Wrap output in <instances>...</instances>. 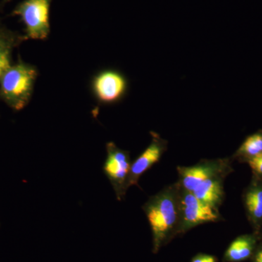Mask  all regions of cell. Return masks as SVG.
Listing matches in <instances>:
<instances>
[{"label":"cell","instance_id":"2","mask_svg":"<svg viewBox=\"0 0 262 262\" xmlns=\"http://www.w3.org/2000/svg\"><path fill=\"white\" fill-rule=\"evenodd\" d=\"M37 76L34 66L21 60L13 63L0 79V98L14 111L24 110L32 96Z\"/></svg>","mask_w":262,"mask_h":262},{"label":"cell","instance_id":"15","mask_svg":"<svg viewBox=\"0 0 262 262\" xmlns=\"http://www.w3.org/2000/svg\"><path fill=\"white\" fill-rule=\"evenodd\" d=\"M192 262H215L214 257L208 255H199L193 258Z\"/></svg>","mask_w":262,"mask_h":262},{"label":"cell","instance_id":"16","mask_svg":"<svg viewBox=\"0 0 262 262\" xmlns=\"http://www.w3.org/2000/svg\"><path fill=\"white\" fill-rule=\"evenodd\" d=\"M255 262H262V249L258 251L257 254H256Z\"/></svg>","mask_w":262,"mask_h":262},{"label":"cell","instance_id":"13","mask_svg":"<svg viewBox=\"0 0 262 262\" xmlns=\"http://www.w3.org/2000/svg\"><path fill=\"white\" fill-rule=\"evenodd\" d=\"M262 154V131L246 138L238 150L236 157L243 161L248 162Z\"/></svg>","mask_w":262,"mask_h":262},{"label":"cell","instance_id":"1","mask_svg":"<svg viewBox=\"0 0 262 262\" xmlns=\"http://www.w3.org/2000/svg\"><path fill=\"white\" fill-rule=\"evenodd\" d=\"M144 211L151 231L155 250L179 224V196L173 188H169L150 198L144 206Z\"/></svg>","mask_w":262,"mask_h":262},{"label":"cell","instance_id":"12","mask_svg":"<svg viewBox=\"0 0 262 262\" xmlns=\"http://www.w3.org/2000/svg\"><path fill=\"white\" fill-rule=\"evenodd\" d=\"M21 40L20 36L8 30L0 36V79L13 64V50Z\"/></svg>","mask_w":262,"mask_h":262},{"label":"cell","instance_id":"4","mask_svg":"<svg viewBox=\"0 0 262 262\" xmlns=\"http://www.w3.org/2000/svg\"><path fill=\"white\" fill-rule=\"evenodd\" d=\"M128 151L117 147L113 142L106 144V158L103 170L113 186L117 198L122 200L127 190V179L130 170Z\"/></svg>","mask_w":262,"mask_h":262},{"label":"cell","instance_id":"5","mask_svg":"<svg viewBox=\"0 0 262 262\" xmlns=\"http://www.w3.org/2000/svg\"><path fill=\"white\" fill-rule=\"evenodd\" d=\"M179 225L184 230L208 222H215L220 219L215 208L198 200L192 192L184 190L179 196Z\"/></svg>","mask_w":262,"mask_h":262},{"label":"cell","instance_id":"17","mask_svg":"<svg viewBox=\"0 0 262 262\" xmlns=\"http://www.w3.org/2000/svg\"><path fill=\"white\" fill-rule=\"evenodd\" d=\"M6 31L7 29L3 28V27H2L1 24H0V36H1L2 34H4Z\"/></svg>","mask_w":262,"mask_h":262},{"label":"cell","instance_id":"10","mask_svg":"<svg viewBox=\"0 0 262 262\" xmlns=\"http://www.w3.org/2000/svg\"><path fill=\"white\" fill-rule=\"evenodd\" d=\"M192 194L200 201L215 208L223 196V187L219 177L207 179L194 189Z\"/></svg>","mask_w":262,"mask_h":262},{"label":"cell","instance_id":"8","mask_svg":"<svg viewBox=\"0 0 262 262\" xmlns=\"http://www.w3.org/2000/svg\"><path fill=\"white\" fill-rule=\"evenodd\" d=\"M227 169V165L222 168L221 163H201L195 166L178 168L181 182L184 190L192 192L198 185L207 179L220 177L222 170Z\"/></svg>","mask_w":262,"mask_h":262},{"label":"cell","instance_id":"3","mask_svg":"<svg viewBox=\"0 0 262 262\" xmlns=\"http://www.w3.org/2000/svg\"><path fill=\"white\" fill-rule=\"evenodd\" d=\"M52 0H24L13 11L25 25L27 38L45 39L50 33L49 12Z\"/></svg>","mask_w":262,"mask_h":262},{"label":"cell","instance_id":"7","mask_svg":"<svg viewBox=\"0 0 262 262\" xmlns=\"http://www.w3.org/2000/svg\"><path fill=\"white\" fill-rule=\"evenodd\" d=\"M152 136V141L149 146L131 164L130 173L127 179V188L137 186L143 174L151 168L155 163H158L163 155L165 148L163 139H160L156 134H153Z\"/></svg>","mask_w":262,"mask_h":262},{"label":"cell","instance_id":"14","mask_svg":"<svg viewBox=\"0 0 262 262\" xmlns=\"http://www.w3.org/2000/svg\"><path fill=\"white\" fill-rule=\"evenodd\" d=\"M247 163L253 173V178L262 180V154L250 160Z\"/></svg>","mask_w":262,"mask_h":262},{"label":"cell","instance_id":"11","mask_svg":"<svg viewBox=\"0 0 262 262\" xmlns=\"http://www.w3.org/2000/svg\"><path fill=\"white\" fill-rule=\"evenodd\" d=\"M255 245L256 237L254 236L249 234L241 236L229 246L226 253V258L229 261H244L252 254Z\"/></svg>","mask_w":262,"mask_h":262},{"label":"cell","instance_id":"6","mask_svg":"<svg viewBox=\"0 0 262 262\" xmlns=\"http://www.w3.org/2000/svg\"><path fill=\"white\" fill-rule=\"evenodd\" d=\"M93 89L101 102L115 103L126 91L127 82L125 77L116 71H103L95 77Z\"/></svg>","mask_w":262,"mask_h":262},{"label":"cell","instance_id":"9","mask_svg":"<svg viewBox=\"0 0 262 262\" xmlns=\"http://www.w3.org/2000/svg\"><path fill=\"white\" fill-rule=\"evenodd\" d=\"M244 204L250 222L254 228L262 225V180L253 178L244 194Z\"/></svg>","mask_w":262,"mask_h":262}]
</instances>
